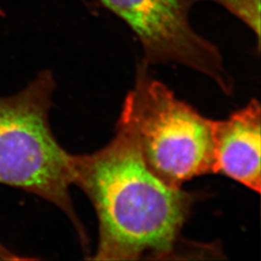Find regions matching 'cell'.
Returning a JSON list of instances; mask_svg holds the SVG:
<instances>
[{
	"mask_svg": "<svg viewBox=\"0 0 261 261\" xmlns=\"http://www.w3.org/2000/svg\"><path fill=\"white\" fill-rule=\"evenodd\" d=\"M56 87L55 76L46 70L18 93L0 96V184L59 208L87 251L88 237L70 195L72 154L57 142L49 125Z\"/></svg>",
	"mask_w": 261,
	"mask_h": 261,
	"instance_id": "7a4b0ae2",
	"label": "cell"
},
{
	"mask_svg": "<svg viewBox=\"0 0 261 261\" xmlns=\"http://www.w3.org/2000/svg\"><path fill=\"white\" fill-rule=\"evenodd\" d=\"M195 2L198 0H194ZM222 5L255 33L257 47L260 44V0H209Z\"/></svg>",
	"mask_w": 261,
	"mask_h": 261,
	"instance_id": "8992f818",
	"label": "cell"
},
{
	"mask_svg": "<svg viewBox=\"0 0 261 261\" xmlns=\"http://www.w3.org/2000/svg\"><path fill=\"white\" fill-rule=\"evenodd\" d=\"M260 103L252 99L224 120H213L214 173L260 193Z\"/></svg>",
	"mask_w": 261,
	"mask_h": 261,
	"instance_id": "5b68a950",
	"label": "cell"
},
{
	"mask_svg": "<svg viewBox=\"0 0 261 261\" xmlns=\"http://www.w3.org/2000/svg\"><path fill=\"white\" fill-rule=\"evenodd\" d=\"M147 66L138 67L117 122L130 132L150 170L169 186L182 188L214 173L213 120L150 76Z\"/></svg>",
	"mask_w": 261,
	"mask_h": 261,
	"instance_id": "3957f363",
	"label": "cell"
},
{
	"mask_svg": "<svg viewBox=\"0 0 261 261\" xmlns=\"http://www.w3.org/2000/svg\"><path fill=\"white\" fill-rule=\"evenodd\" d=\"M127 23L140 40L149 64H179L209 76L226 95L233 83L213 43L191 24L194 0H100Z\"/></svg>",
	"mask_w": 261,
	"mask_h": 261,
	"instance_id": "277c9868",
	"label": "cell"
},
{
	"mask_svg": "<svg viewBox=\"0 0 261 261\" xmlns=\"http://www.w3.org/2000/svg\"><path fill=\"white\" fill-rule=\"evenodd\" d=\"M0 259L2 260H21V259H28L23 258L21 256L17 255L15 252L10 251L3 244L0 243Z\"/></svg>",
	"mask_w": 261,
	"mask_h": 261,
	"instance_id": "52a82bcc",
	"label": "cell"
},
{
	"mask_svg": "<svg viewBox=\"0 0 261 261\" xmlns=\"http://www.w3.org/2000/svg\"><path fill=\"white\" fill-rule=\"evenodd\" d=\"M73 185L88 196L99 223L93 260L176 258L198 193L166 184L140 155L125 126L106 146L71 155Z\"/></svg>",
	"mask_w": 261,
	"mask_h": 261,
	"instance_id": "6da1fadb",
	"label": "cell"
}]
</instances>
